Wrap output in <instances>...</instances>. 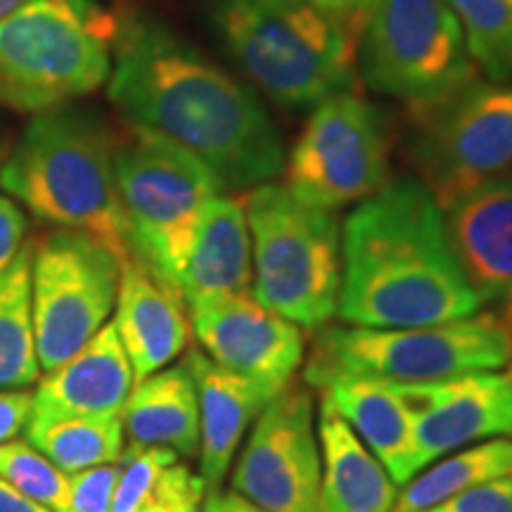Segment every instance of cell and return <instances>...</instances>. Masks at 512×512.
<instances>
[{"label":"cell","mask_w":512,"mask_h":512,"mask_svg":"<svg viewBox=\"0 0 512 512\" xmlns=\"http://www.w3.org/2000/svg\"><path fill=\"white\" fill-rule=\"evenodd\" d=\"M114 176L131 259L181 294L192 240L221 181L195 155L143 131L117 145Z\"/></svg>","instance_id":"obj_8"},{"label":"cell","mask_w":512,"mask_h":512,"mask_svg":"<svg viewBox=\"0 0 512 512\" xmlns=\"http://www.w3.org/2000/svg\"><path fill=\"white\" fill-rule=\"evenodd\" d=\"M512 363L503 320L472 316L413 328H328L313 344L306 382L320 389L335 377L432 384Z\"/></svg>","instance_id":"obj_7"},{"label":"cell","mask_w":512,"mask_h":512,"mask_svg":"<svg viewBox=\"0 0 512 512\" xmlns=\"http://www.w3.org/2000/svg\"><path fill=\"white\" fill-rule=\"evenodd\" d=\"M392 131L384 112L354 91L313 107L285 159L287 188L313 207L358 204L387 183Z\"/></svg>","instance_id":"obj_11"},{"label":"cell","mask_w":512,"mask_h":512,"mask_svg":"<svg viewBox=\"0 0 512 512\" xmlns=\"http://www.w3.org/2000/svg\"><path fill=\"white\" fill-rule=\"evenodd\" d=\"M320 512H392L399 489L368 446L320 403Z\"/></svg>","instance_id":"obj_22"},{"label":"cell","mask_w":512,"mask_h":512,"mask_svg":"<svg viewBox=\"0 0 512 512\" xmlns=\"http://www.w3.org/2000/svg\"><path fill=\"white\" fill-rule=\"evenodd\" d=\"M112 53L107 93L133 131L195 155L223 188H256L283 174V138L259 95L169 24L117 19Z\"/></svg>","instance_id":"obj_1"},{"label":"cell","mask_w":512,"mask_h":512,"mask_svg":"<svg viewBox=\"0 0 512 512\" xmlns=\"http://www.w3.org/2000/svg\"><path fill=\"white\" fill-rule=\"evenodd\" d=\"M31 413H34V392L0 389V444H8L27 430Z\"/></svg>","instance_id":"obj_33"},{"label":"cell","mask_w":512,"mask_h":512,"mask_svg":"<svg viewBox=\"0 0 512 512\" xmlns=\"http://www.w3.org/2000/svg\"><path fill=\"white\" fill-rule=\"evenodd\" d=\"M463 29L467 53L489 81L512 79V0H446Z\"/></svg>","instance_id":"obj_27"},{"label":"cell","mask_w":512,"mask_h":512,"mask_svg":"<svg viewBox=\"0 0 512 512\" xmlns=\"http://www.w3.org/2000/svg\"><path fill=\"white\" fill-rule=\"evenodd\" d=\"M178 465H181V463H176V465L169 470V475H166V484H164L162 496H159V501H157L155 505H152L150 510H145V512H169V510H171V494H174V482H176V470H178Z\"/></svg>","instance_id":"obj_38"},{"label":"cell","mask_w":512,"mask_h":512,"mask_svg":"<svg viewBox=\"0 0 512 512\" xmlns=\"http://www.w3.org/2000/svg\"><path fill=\"white\" fill-rule=\"evenodd\" d=\"M114 143L91 112L57 107L29 121L0 166V190L48 226L79 230L131 261Z\"/></svg>","instance_id":"obj_3"},{"label":"cell","mask_w":512,"mask_h":512,"mask_svg":"<svg viewBox=\"0 0 512 512\" xmlns=\"http://www.w3.org/2000/svg\"><path fill=\"white\" fill-rule=\"evenodd\" d=\"M503 309H505V318H503V323H505V328H508L510 337H512V297H510V302L503 306Z\"/></svg>","instance_id":"obj_40"},{"label":"cell","mask_w":512,"mask_h":512,"mask_svg":"<svg viewBox=\"0 0 512 512\" xmlns=\"http://www.w3.org/2000/svg\"><path fill=\"white\" fill-rule=\"evenodd\" d=\"M448 240L479 302L512 297V169L465 190L444 207Z\"/></svg>","instance_id":"obj_16"},{"label":"cell","mask_w":512,"mask_h":512,"mask_svg":"<svg viewBox=\"0 0 512 512\" xmlns=\"http://www.w3.org/2000/svg\"><path fill=\"white\" fill-rule=\"evenodd\" d=\"M430 512H512V477L467 489Z\"/></svg>","instance_id":"obj_31"},{"label":"cell","mask_w":512,"mask_h":512,"mask_svg":"<svg viewBox=\"0 0 512 512\" xmlns=\"http://www.w3.org/2000/svg\"><path fill=\"white\" fill-rule=\"evenodd\" d=\"M320 403L347 422L396 486L418 475L413 460L415 413L399 384L366 377H335L320 387Z\"/></svg>","instance_id":"obj_20"},{"label":"cell","mask_w":512,"mask_h":512,"mask_svg":"<svg viewBox=\"0 0 512 512\" xmlns=\"http://www.w3.org/2000/svg\"><path fill=\"white\" fill-rule=\"evenodd\" d=\"M119 463L88 467L69 475V512H110Z\"/></svg>","instance_id":"obj_30"},{"label":"cell","mask_w":512,"mask_h":512,"mask_svg":"<svg viewBox=\"0 0 512 512\" xmlns=\"http://www.w3.org/2000/svg\"><path fill=\"white\" fill-rule=\"evenodd\" d=\"M29 221L24 209L10 195L0 192V273L17 259L27 245Z\"/></svg>","instance_id":"obj_32"},{"label":"cell","mask_w":512,"mask_h":512,"mask_svg":"<svg viewBox=\"0 0 512 512\" xmlns=\"http://www.w3.org/2000/svg\"><path fill=\"white\" fill-rule=\"evenodd\" d=\"M31 3H36V0H0V22L12 17L22 8H27V5H31Z\"/></svg>","instance_id":"obj_39"},{"label":"cell","mask_w":512,"mask_h":512,"mask_svg":"<svg viewBox=\"0 0 512 512\" xmlns=\"http://www.w3.org/2000/svg\"><path fill=\"white\" fill-rule=\"evenodd\" d=\"M117 19L93 0H36L0 22V105L41 114L98 91Z\"/></svg>","instance_id":"obj_5"},{"label":"cell","mask_w":512,"mask_h":512,"mask_svg":"<svg viewBox=\"0 0 512 512\" xmlns=\"http://www.w3.org/2000/svg\"><path fill=\"white\" fill-rule=\"evenodd\" d=\"M446 216L425 183L387 181L342 223L337 316L354 328H413L477 316Z\"/></svg>","instance_id":"obj_2"},{"label":"cell","mask_w":512,"mask_h":512,"mask_svg":"<svg viewBox=\"0 0 512 512\" xmlns=\"http://www.w3.org/2000/svg\"><path fill=\"white\" fill-rule=\"evenodd\" d=\"M309 3H313L320 10H325L328 15L347 22V19H358L368 0H309Z\"/></svg>","instance_id":"obj_37"},{"label":"cell","mask_w":512,"mask_h":512,"mask_svg":"<svg viewBox=\"0 0 512 512\" xmlns=\"http://www.w3.org/2000/svg\"><path fill=\"white\" fill-rule=\"evenodd\" d=\"M211 24L256 91L309 110L356 81V38L309 0H214Z\"/></svg>","instance_id":"obj_4"},{"label":"cell","mask_w":512,"mask_h":512,"mask_svg":"<svg viewBox=\"0 0 512 512\" xmlns=\"http://www.w3.org/2000/svg\"><path fill=\"white\" fill-rule=\"evenodd\" d=\"M31 249L27 242L0 273V389H29L43 375L31 323Z\"/></svg>","instance_id":"obj_26"},{"label":"cell","mask_w":512,"mask_h":512,"mask_svg":"<svg viewBox=\"0 0 512 512\" xmlns=\"http://www.w3.org/2000/svg\"><path fill=\"white\" fill-rule=\"evenodd\" d=\"M0 512H53L0 479Z\"/></svg>","instance_id":"obj_36"},{"label":"cell","mask_w":512,"mask_h":512,"mask_svg":"<svg viewBox=\"0 0 512 512\" xmlns=\"http://www.w3.org/2000/svg\"><path fill=\"white\" fill-rule=\"evenodd\" d=\"M415 413V472L434 460L512 437V363L432 384H399Z\"/></svg>","instance_id":"obj_14"},{"label":"cell","mask_w":512,"mask_h":512,"mask_svg":"<svg viewBox=\"0 0 512 512\" xmlns=\"http://www.w3.org/2000/svg\"><path fill=\"white\" fill-rule=\"evenodd\" d=\"M512 477V437L479 441L434 460L401 486L392 512H430L448 498Z\"/></svg>","instance_id":"obj_24"},{"label":"cell","mask_w":512,"mask_h":512,"mask_svg":"<svg viewBox=\"0 0 512 512\" xmlns=\"http://www.w3.org/2000/svg\"><path fill=\"white\" fill-rule=\"evenodd\" d=\"M309 389L290 382L254 420L230 486L266 512H320V448Z\"/></svg>","instance_id":"obj_13"},{"label":"cell","mask_w":512,"mask_h":512,"mask_svg":"<svg viewBox=\"0 0 512 512\" xmlns=\"http://www.w3.org/2000/svg\"><path fill=\"white\" fill-rule=\"evenodd\" d=\"M121 259L91 235L55 228L31 249V323L43 373L86 347L117 306Z\"/></svg>","instance_id":"obj_10"},{"label":"cell","mask_w":512,"mask_h":512,"mask_svg":"<svg viewBox=\"0 0 512 512\" xmlns=\"http://www.w3.org/2000/svg\"><path fill=\"white\" fill-rule=\"evenodd\" d=\"M183 306L181 294L136 259L121 268L112 323L136 382L171 366L188 349L190 320Z\"/></svg>","instance_id":"obj_19"},{"label":"cell","mask_w":512,"mask_h":512,"mask_svg":"<svg viewBox=\"0 0 512 512\" xmlns=\"http://www.w3.org/2000/svg\"><path fill=\"white\" fill-rule=\"evenodd\" d=\"M178 453L164 446H131L119 458V479L110 512H145L162 496L166 475Z\"/></svg>","instance_id":"obj_28"},{"label":"cell","mask_w":512,"mask_h":512,"mask_svg":"<svg viewBox=\"0 0 512 512\" xmlns=\"http://www.w3.org/2000/svg\"><path fill=\"white\" fill-rule=\"evenodd\" d=\"M252 235V297L302 330L337 316L342 226L335 211L299 200L287 185H256L245 200Z\"/></svg>","instance_id":"obj_6"},{"label":"cell","mask_w":512,"mask_h":512,"mask_svg":"<svg viewBox=\"0 0 512 512\" xmlns=\"http://www.w3.org/2000/svg\"><path fill=\"white\" fill-rule=\"evenodd\" d=\"M425 112L413 157L441 209L512 169V83L470 81Z\"/></svg>","instance_id":"obj_12"},{"label":"cell","mask_w":512,"mask_h":512,"mask_svg":"<svg viewBox=\"0 0 512 512\" xmlns=\"http://www.w3.org/2000/svg\"><path fill=\"white\" fill-rule=\"evenodd\" d=\"M121 422L131 446H164L188 460L200 456V403L185 361L133 384Z\"/></svg>","instance_id":"obj_23"},{"label":"cell","mask_w":512,"mask_h":512,"mask_svg":"<svg viewBox=\"0 0 512 512\" xmlns=\"http://www.w3.org/2000/svg\"><path fill=\"white\" fill-rule=\"evenodd\" d=\"M136 377L114 323L86 347L41 375L34 389V418H105L121 415Z\"/></svg>","instance_id":"obj_18"},{"label":"cell","mask_w":512,"mask_h":512,"mask_svg":"<svg viewBox=\"0 0 512 512\" xmlns=\"http://www.w3.org/2000/svg\"><path fill=\"white\" fill-rule=\"evenodd\" d=\"M197 342L216 366L285 389L304 363V330L249 294L190 309Z\"/></svg>","instance_id":"obj_15"},{"label":"cell","mask_w":512,"mask_h":512,"mask_svg":"<svg viewBox=\"0 0 512 512\" xmlns=\"http://www.w3.org/2000/svg\"><path fill=\"white\" fill-rule=\"evenodd\" d=\"M200 403V477L207 491H219L249 425L283 389H273L216 366L202 349L185 356Z\"/></svg>","instance_id":"obj_17"},{"label":"cell","mask_w":512,"mask_h":512,"mask_svg":"<svg viewBox=\"0 0 512 512\" xmlns=\"http://www.w3.org/2000/svg\"><path fill=\"white\" fill-rule=\"evenodd\" d=\"M356 36V74L373 93L430 107L467 86L475 64L446 0H368Z\"/></svg>","instance_id":"obj_9"},{"label":"cell","mask_w":512,"mask_h":512,"mask_svg":"<svg viewBox=\"0 0 512 512\" xmlns=\"http://www.w3.org/2000/svg\"><path fill=\"white\" fill-rule=\"evenodd\" d=\"M3 159H5L3 157V143H0V166H3Z\"/></svg>","instance_id":"obj_41"},{"label":"cell","mask_w":512,"mask_h":512,"mask_svg":"<svg viewBox=\"0 0 512 512\" xmlns=\"http://www.w3.org/2000/svg\"><path fill=\"white\" fill-rule=\"evenodd\" d=\"M24 439L64 475L119 463L126 448L121 415H105V418H34L31 415Z\"/></svg>","instance_id":"obj_25"},{"label":"cell","mask_w":512,"mask_h":512,"mask_svg":"<svg viewBox=\"0 0 512 512\" xmlns=\"http://www.w3.org/2000/svg\"><path fill=\"white\" fill-rule=\"evenodd\" d=\"M204 494H207V486H204L202 477L192 475L185 465H178L169 512H200Z\"/></svg>","instance_id":"obj_34"},{"label":"cell","mask_w":512,"mask_h":512,"mask_svg":"<svg viewBox=\"0 0 512 512\" xmlns=\"http://www.w3.org/2000/svg\"><path fill=\"white\" fill-rule=\"evenodd\" d=\"M0 479L53 512H69V475L57 470L27 439L0 444Z\"/></svg>","instance_id":"obj_29"},{"label":"cell","mask_w":512,"mask_h":512,"mask_svg":"<svg viewBox=\"0 0 512 512\" xmlns=\"http://www.w3.org/2000/svg\"><path fill=\"white\" fill-rule=\"evenodd\" d=\"M254 261L245 202L216 195L204 209L185 264L181 297L188 309L252 292Z\"/></svg>","instance_id":"obj_21"},{"label":"cell","mask_w":512,"mask_h":512,"mask_svg":"<svg viewBox=\"0 0 512 512\" xmlns=\"http://www.w3.org/2000/svg\"><path fill=\"white\" fill-rule=\"evenodd\" d=\"M200 512H266L259 505L247 501L245 496H240L238 491H207L202 501Z\"/></svg>","instance_id":"obj_35"}]
</instances>
